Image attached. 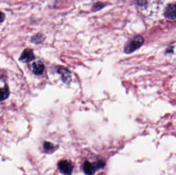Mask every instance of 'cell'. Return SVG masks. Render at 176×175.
Masks as SVG:
<instances>
[{"label":"cell","mask_w":176,"mask_h":175,"mask_svg":"<svg viewBox=\"0 0 176 175\" xmlns=\"http://www.w3.org/2000/svg\"><path fill=\"white\" fill-rule=\"evenodd\" d=\"M144 40L141 36H137L127 43L124 48L126 53H132L143 44Z\"/></svg>","instance_id":"obj_1"},{"label":"cell","mask_w":176,"mask_h":175,"mask_svg":"<svg viewBox=\"0 0 176 175\" xmlns=\"http://www.w3.org/2000/svg\"><path fill=\"white\" fill-rule=\"evenodd\" d=\"M105 166V163L104 161H100L98 162L91 163L89 161H86L84 164V171L87 175H93L97 170L104 168Z\"/></svg>","instance_id":"obj_2"},{"label":"cell","mask_w":176,"mask_h":175,"mask_svg":"<svg viewBox=\"0 0 176 175\" xmlns=\"http://www.w3.org/2000/svg\"><path fill=\"white\" fill-rule=\"evenodd\" d=\"M58 168L59 171L62 174L71 175L73 169V166L71 162L68 160H61L58 163Z\"/></svg>","instance_id":"obj_3"},{"label":"cell","mask_w":176,"mask_h":175,"mask_svg":"<svg viewBox=\"0 0 176 175\" xmlns=\"http://www.w3.org/2000/svg\"><path fill=\"white\" fill-rule=\"evenodd\" d=\"M45 66L44 63L40 61L34 62L32 64V70L34 74L36 75H42L44 70Z\"/></svg>","instance_id":"obj_4"},{"label":"cell","mask_w":176,"mask_h":175,"mask_svg":"<svg viewBox=\"0 0 176 175\" xmlns=\"http://www.w3.org/2000/svg\"><path fill=\"white\" fill-rule=\"evenodd\" d=\"M35 59V56L32 49H25L20 58V60L23 62H29Z\"/></svg>","instance_id":"obj_5"},{"label":"cell","mask_w":176,"mask_h":175,"mask_svg":"<svg viewBox=\"0 0 176 175\" xmlns=\"http://www.w3.org/2000/svg\"><path fill=\"white\" fill-rule=\"evenodd\" d=\"M165 15L168 19H176V3H173L168 5L165 10Z\"/></svg>","instance_id":"obj_6"},{"label":"cell","mask_w":176,"mask_h":175,"mask_svg":"<svg viewBox=\"0 0 176 175\" xmlns=\"http://www.w3.org/2000/svg\"><path fill=\"white\" fill-rule=\"evenodd\" d=\"M58 73L60 74L62 81L66 83H68L71 80L70 72L65 68H60L58 69Z\"/></svg>","instance_id":"obj_7"},{"label":"cell","mask_w":176,"mask_h":175,"mask_svg":"<svg viewBox=\"0 0 176 175\" xmlns=\"http://www.w3.org/2000/svg\"><path fill=\"white\" fill-rule=\"evenodd\" d=\"M9 96V90L8 85L4 83L0 85V101L6 100Z\"/></svg>","instance_id":"obj_8"},{"label":"cell","mask_w":176,"mask_h":175,"mask_svg":"<svg viewBox=\"0 0 176 175\" xmlns=\"http://www.w3.org/2000/svg\"><path fill=\"white\" fill-rule=\"evenodd\" d=\"M44 149L48 151H52L55 150V146L50 142H45L44 144Z\"/></svg>","instance_id":"obj_9"},{"label":"cell","mask_w":176,"mask_h":175,"mask_svg":"<svg viewBox=\"0 0 176 175\" xmlns=\"http://www.w3.org/2000/svg\"><path fill=\"white\" fill-rule=\"evenodd\" d=\"M41 39H42V36L41 35H37L35 36V37H34L32 40L34 41V42L39 43H40L41 41H42Z\"/></svg>","instance_id":"obj_10"},{"label":"cell","mask_w":176,"mask_h":175,"mask_svg":"<svg viewBox=\"0 0 176 175\" xmlns=\"http://www.w3.org/2000/svg\"><path fill=\"white\" fill-rule=\"evenodd\" d=\"M136 3L139 6H144L147 3V0H136Z\"/></svg>","instance_id":"obj_11"},{"label":"cell","mask_w":176,"mask_h":175,"mask_svg":"<svg viewBox=\"0 0 176 175\" xmlns=\"http://www.w3.org/2000/svg\"><path fill=\"white\" fill-rule=\"evenodd\" d=\"M5 15L2 12L0 11V22H3V20H4Z\"/></svg>","instance_id":"obj_12"}]
</instances>
